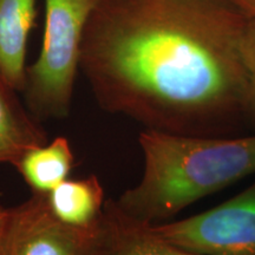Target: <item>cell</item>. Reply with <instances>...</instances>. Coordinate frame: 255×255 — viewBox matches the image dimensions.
<instances>
[{
  "label": "cell",
  "instance_id": "cell-1",
  "mask_svg": "<svg viewBox=\"0 0 255 255\" xmlns=\"http://www.w3.org/2000/svg\"><path fill=\"white\" fill-rule=\"evenodd\" d=\"M251 20L232 0H100L79 70L108 113L155 131L218 135L250 114Z\"/></svg>",
  "mask_w": 255,
  "mask_h": 255
},
{
  "label": "cell",
  "instance_id": "cell-2",
  "mask_svg": "<svg viewBox=\"0 0 255 255\" xmlns=\"http://www.w3.org/2000/svg\"><path fill=\"white\" fill-rule=\"evenodd\" d=\"M138 142L143 175L115 202L142 222L164 221L255 173V135L187 136L145 129Z\"/></svg>",
  "mask_w": 255,
  "mask_h": 255
},
{
  "label": "cell",
  "instance_id": "cell-3",
  "mask_svg": "<svg viewBox=\"0 0 255 255\" xmlns=\"http://www.w3.org/2000/svg\"><path fill=\"white\" fill-rule=\"evenodd\" d=\"M100 0H45L39 56L26 68L23 102L43 123L69 116L81 66L82 41Z\"/></svg>",
  "mask_w": 255,
  "mask_h": 255
},
{
  "label": "cell",
  "instance_id": "cell-4",
  "mask_svg": "<svg viewBox=\"0 0 255 255\" xmlns=\"http://www.w3.org/2000/svg\"><path fill=\"white\" fill-rule=\"evenodd\" d=\"M162 240L197 255H255V183L191 218L150 223Z\"/></svg>",
  "mask_w": 255,
  "mask_h": 255
},
{
  "label": "cell",
  "instance_id": "cell-5",
  "mask_svg": "<svg viewBox=\"0 0 255 255\" xmlns=\"http://www.w3.org/2000/svg\"><path fill=\"white\" fill-rule=\"evenodd\" d=\"M101 220L94 227L68 225L53 214L47 194L32 193L6 209L2 255H100Z\"/></svg>",
  "mask_w": 255,
  "mask_h": 255
},
{
  "label": "cell",
  "instance_id": "cell-6",
  "mask_svg": "<svg viewBox=\"0 0 255 255\" xmlns=\"http://www.w3.org/2000/svg\"><path fill=\"white\" fill-rule=\"evenodd\" d=\"M37 15V0H0V77L19 94L24 90L28 38Z\"/></svg>",
  "mask_w": 255,
  "mask_h": 255
},
{
  "label": "cell",
  "instance_id": "cell-7",
  "mask_svg": "<svg viewBox=\"0 0 255 255\" xmlns=\"http://www.w3.org/2000/svg\"><path fill=\"white\" fill-rule=\"evenodd\" d=\"M101 227L100 255H197L162 240L150 223L127 215L114 200L105 201Z\"/></svg>",
  "mask_w": 255,
  "mask_h": 255
},
{
  "label": "cell",
  "instance_id": "cell-8",
  "mask_svg": "<svg viewBox=\"0 0 255 255\" xmlns=\"http://www.w3.org/2000/svg\"><path fill=\"white\" fill-rule=\"evenodd\" d=\"M18 95L0 77V163L13 164L27 149L47 143L46 130Z\"/></svg>",
  "mask_w": 255,
  "mask_h": 255
},
{
  "label": "cell",
  "instance_id": "cell-9",
  "mask_svg": "<svg viewBox=\"0 0 255 255\" xmlns=\"http://www.w3.org/2000/svg\"><path fill=\"white\" fill-rule=\"evenodd\" d=\"M75 157L66 137L32 146L20 155L13 167L21 175L32 193L49 194L68 180Z\"/></svg>",
  "mask_w": 255,
  "mask_h": 255
},
{
  "label": "cell",
  "instance_id": "cell-10",
  "mask_svg": "<svg viewBox=\"0 0 255 255\" xmlns=\"http://www.w3.org/2000/svg\"><path fill=\"white\" fill-rule=\"evenodd\" d=\"M51 210L57 218L76 227H94L100 222L105 200L104 189L96 175L65 180L47 194Z\"/></svg>",
  "mask_w": 255,
  "mask_h": 255
},
{
  "label": "cell",
  "instance_id": "cell-11",
  "mask_svg": "<svg viewBox=\"0 0 255 255\" xmlns=\"http://www.w3.org/2000/svg\"><path fill=\"white\" fill-rule=\"evenodd\" d=\"M242 52L247 75L248 111L255 116V19H252L248 25Z\"/></svg>",
  "mask_w": 255,
  "mask_h": 255
},
{
  "label": "cell",
  "instance_id": "cell-12",
  "mask_svg": "<svg viewBox=\"0 0 255 255\" xmlns=\"http://www.w3.org/2000/svg\"><path fill=\"white\" fill-rule=\"evenodd\" d=\"M251 19H255V0H232Z\"/></svg>",
  "mask_w": 255,
  "mask_h": 255
},
{
  "label": "cell",
  "instance_id": "cell-13",
  "mask_svg": "<svg viewBox=\"0 0 255 255\" xmlns=\"http://www.w3.org/2000/svg\"><path fill=\"white\" fill-rule=\"evenodd\" d=\"M6 209L1 205H0V255L1 254V237H2V228H4L5 216H6Z\"/></svg>",
  "mask_w": 255,
  "mask_h": 255
}]
</instances>
